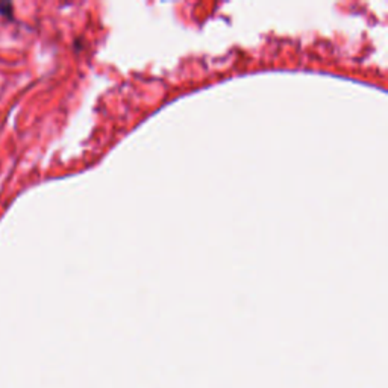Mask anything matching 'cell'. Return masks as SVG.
<instances>
[{"mask_svg":"<svg viewBox=\"0 0 388 388\" xmlns=\"http://www.w3.org/2000/svg\"><path fill=\"white\" fill-rule=\"evenodd\" d=\"M0 14L11 18L13 17V5L11 4H0Z\"/></svg>","mask_w":388,"mask_h":388,"instance_id":"obj_1","label":"cell"}]
</instances>
